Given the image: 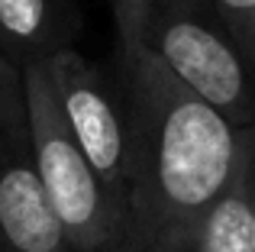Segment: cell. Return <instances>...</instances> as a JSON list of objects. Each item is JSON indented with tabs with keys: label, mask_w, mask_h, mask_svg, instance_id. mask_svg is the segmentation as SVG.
I'll use <instances>...</instances> for the list:
<instances>
[{
	"label": "cell",
	"mask_w": 255,
	"mask_h": 252,
	"mask_svg": "<svg viewBox=\"0 0 255 252\" xmlns=\"http://www.w3.org/2000/svg\"><path fill=\"white\" fill-rule=\"evenodd\" d=\"M117 78L129 110L123 252H187L200 217L233 178L243 126L142 42H120Z\"/></svg>",
	"instance_id": "obj_1"
},
{
	"label": "cell",
	"mask_w": 255,
	"mask_h": 252,
	"mask_svg": "<svg viewBox=\"0 0 255 252\" xmlns=\"http://www.w3.org/2000/svg\"><path fill=\"white\" fill-rule=\"evenodd\" d=\"M19 71L26 84L39 171L71 246L78 252H123V217L65 120L49 58H29L19 65Z\"/></svg>",
	"instance_id": "obj_2"
},
{
	"label": "cell",
	"mask_w": 255,
	"mask_h": 252,
	"mask_svg": "<svg viewBox=\"0 0 255 252\" xmlns=\"http://www.w3.org/2000/svg\"><path fill=\"white\" fill-rule=\"evenodd\" d=\"M158 58L230 123H255V71L213 0H152L142 36Z\"/></svg>",
	"instance_id": "obj_3"
},
{
	"label": "cell",
	"mask_w": 255,
	"mask_h": 252,
	"mask_svg": "<svg viewBox=\"0 0 255 252\" xmlns=\"http://www.w3.org/2000/svg\"><path fill=\"white\" fill-rule=\"evenodd\" d=\"M0 252H78L36 158L19 65L0 55Z\"/></svg>",
	"instance_id": "obj_4"
},
{
	"label": "cell",
	"mask_w": 255,
	"mask_h": 252,
	"mask_svg": "<svg viewBox=\"0 0 255 252\" xmlns=\"http://www.w3.org/2000/svg\"><path fill=\"white\" fill-rule=\"evenodd\" d=\"M52 81L62 101L65 120L75 129L81 149L91 165L104 178L126 230V175H129V110H126L123 84L117 71L107 75L104 68L84 58L71 45L49 55Z\"/></svg>",
	"instance_id": "obj_5"
},
{
	"label": "cell",
	"mask_w": 255,
	"mask_h": 252,
	"mask_svg": "<svg viewBox=\"0 0 255 252\" xmlns=\"http://www.w3.org/2000/svg\"><path fill=\"white\" fill-rule=\"evenodd\" d=\"M187 252H255V123L243 126L233 178L200 217Z\"/></svg>",
	"instance_id": "obj_6"
},
{
	"label": "cell",
	"mask_w": 255,
	"mask_h": 252,
	"mask_svg": "<svg viewBox=\"0 0 255 252\" xmlns=\"http://www.w3.org/2000/svg\"><path fill=\"white\" fill-rule=\"evenodd\" d=\"M81 16L71 0H0V55L13 65L71 49Z\"/></svg>",
	"instance_id": "obj_7"
},
{
	"label": "cell",
	"mask_w": 255,
	"mask_h": 252,
	"mask_svg": "<svg viewBox=\"0 0 255 252\" xmlns=\"http://www.w3.org/2000/svg\"><path fill=\"white\" fill-rule=\"evenodd\" d=\"M213 6L255 71V0H213Z\"/></svg>",
	"instance_id": "obj_8"
},
{
	"label": "cell",
	"mask_w": 255,
	"mask_h": 252,
	"mask_svg": "<svg viewBox=\"0 0 255 252\" xmlns=\"http://www.w3.org/2000/svg\"><path fill=\"white\" fill-rule=\"evenodd\" d=\"M110 6H113V19H117L120 42H136L142 36L145 16L152 10V0H110Z\"/></svg>",
	"instance_id": "obj_9"
}]
</instances>
